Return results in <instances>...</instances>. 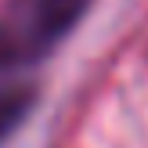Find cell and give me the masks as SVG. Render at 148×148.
<instances>
[{"instance_id": "2", "label": "cell", "mask_w": 148, "mask_h": 148, "mask_svg": "<svg viewBox=\"0 0 148 148\" xmlns=\"http://www.w3.org/2000/svg\"><path fill=\"white\" fill-rule=\"evenodd\" d=\"M36 101H40V90L33 83H22V79H14L0 90V145H7L22 130V123L33 116Z\"/></svg>"}, {"instance_id": "1", "label": "cell", "mask_w": 148, "mask_h": 148, "mask_svg": "<svg viewBox=\"0 0 148 148\" xmlns=\"http://www.w3.org/2000/svg\"><path fill=\"white\" fill-rule=\"evenodd\" d=\"M90 7L94 0H7L0 7V83L43 65Z\"/></svg>"}]
</instances>
